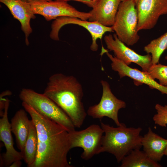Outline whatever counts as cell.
<instances>
[{
    "mask_svg": "<svg viewBox=\"0 0 167 167\" xmlns=\"http://www.w3.org/2000/svg\"><path fill=\"white\" fill-rule=\"evenodd\" d=\"M141 144L143 151L148 156L158 162L164 155L167 147V139L156 134L149 127L148 132L142 137Z\"/></svg>",
    "mask_w": 167,
    "mask_h": 167,
    "instance_id": "2e32d148",
    "label": "cell"
},
{
    "mask_svg": "<svg viewBox=\"0 0 167 167\" xmlns=\"http://www.w3.org/2000/svg\"><path fill=\"white\" fill-rule=\"evenodd\" d=\"M36 129L38 148L35 161L30 167H72L67 160L70 150L68 132L63 126L40 115L23 102Z\"/></svg>",
    "mask_w": 167,
    "mask_h": 167,
    "instance_id": "6da1fadb",
    "label": "cell"
},
{
    "mask_svg": "<svg viewBox=\"0 0 167 167\" xmlns=\"http://www.w3.org/2000/svg\"><path fill=\"white\" fill-rule=\"evenodd\" d=\"M138 30L153 28L160 16L167 14V0H134Z\"/></svg>",
    "mask_w": 167,
    "mask_h": 167,
    "instance_id": "8fae6325",
    "label": "cell"
},
{
    "mask_svg": "<svg viewBox=\"0 0 167 167\" xmlns=\"http://www.w3.org/2000/svg\"><path fill=\"white\" fill-rule=\"evenodd\" d=\"M167 49V32L159 37L152 40L144 46V50L151 54L152 64L159 63L161 56Z\"/></svg>",
    "mask_w": 167,
    "mask_h": 167,
    "instance_id": "ffe728a7",
    "label": "cell"
},
{
    "mask_svg": "<svg viewBox=\"0 0 167 167\" xmlns=\"http://www.w3.org/2000/svg\"><path fill=\"white\" fill-rule=\"evenodd\" d=\"M0 2L8 7L14 18L20 23L21 29L25 35L26 44L28 45V37L32 32L30 21L36 18L30 4L23 0H0Z\"/></svg>",
    "mask_w": 167,
    "mask_h": 167,
    "instance_id": "5bb4252c",
    "label": "cell"
},
{
    "mask_svg": "<svg viewBox=\"0 0 167 167\" xmlns=\"http://www.w3.org/2000/svg\"><path fill=\"white\" fill-rule=\"evenodd\" d=\"M102 88L101 100L97 104L90 106L87 111V114L94 119H101L105 117L112 119L117 126L121 125L118 118L119 110L125 108V101L117 98L113 94L108 82L100 81Z\"/></svg>",
    "mask_w": 167,
    "mask_h": 167,
    "instance_id": "52a82bcc",
    "label": "cell"
},
{
    "mask_svg": "<svg viewBox=\"0 0 167 167\" xmlns=\"http://www.w3.org/2000/svg\"><path fill=\"white\" fill-rule=\"evenodd\" d=\"M69 24L80 26L89 32L92 40L90 49L93 51H96L98 49L97 39L101 40L103 35L106 32H114L111 26H105L97 22L87 21L76 17L63 16L58 17L53 22L50 34V38L55 41H59L58 34L60 29L64 25Z\"/></svg>",
    "mask_w": 167,
    "mask_h": 167,
    "instance_id": "9c48e42d",
    "label": "cell"
},
{
    "mask_svg": "<svg viewBox=\"0 0 167 167\" xmlns=\"http://www.w3.org/2000/svg\"><path fill=\"white\" fill-rule=\"evenodd\" d=\"M100 123L104 135L100 153L105 152L111 154L119 163L132 150L142 147L141 128L127 127L123 123L114 127L101 121Z\"/></svg>",
    "mask_w": 167,
    "mask_h": 167,
    "instance_id": "3957f363",
    "label": "cell"
},
{
    "mask_svg": "<svg viewBox=\"0 0 167 167\" xmlns=\"http://www.w3.org/2000/svg\"><path fill=\"white\" fill-rule=\"evenodd\" d=\"M104 40L107 49L113 52L114 56L126 65L131 63L139 66L143 71H147L152 65V56L150 54L140 55L120 40L115 33L105 36Z\"/></svg>",
    "mask_w": 167,
    "mask_h": 167,
    "instance_id": "30bf717a",
    "label": "cell"
},
{
    "mask_svg": "<svg viewBox=\"0 0 167 167\" xmlns=\"http://www.w3.org/2000/svg\"><path fill=\"white\" fill-rule=\"evenodd\" d=\"M20 100L40 115L53 120L65 128L68 132L75 130V126L65 112L45 94L28 88H23L19 94Z\"/></svg>",
    "mask_w": 167,
    "mask_h": 167,
    "instance_id": "277c9868",
    "label": "cell"
},
{
    "mask_svg": "<svg viewBox=\"0 0 167 167\" xmlns=\"http://www.w3.org/2000/svg\"><path fill=\"white\" fill-rule=\"evenodd\" d=\"M26 110H18L11 119V132L14 134L17 147L22 152L29 131L31 120L28 119Z\"/></svg>",
    "mask_w": 167,
    "mask_h": 167,
    "instance_id": "e0dca14e",
    "label": "cell"
},
{
    "mask_svg": "<svg viewBox=\"0 0 167 167\" xmlns=\"http://www.w3.org/2000/svg\"><path fill=\"white\" fill-rule=\"evenodd\" d=\"M165 58L166 60H167V55L165 56Z\"/></svg>",
    "mask_w": 167,
    "mask_h": 167,
    "instance_id": "4316f807",
    "label": "cell"
},
{
    "mask_svg": "<svg viewBox=\"0 0 167 167\" xmlns=\"http://www.w3.org/2000/svg\"><path fill=\"white\" fill-rule=\"evenodd\" d=\"M23 0L28 2L32 0ZM38 0V1H52V0Z\"/></svg>",
    "mask_w": 167,
    "mask_h": 167,
    "instance_id": "d4e9b609",
    "label": "cell"
},
{
    "mask_svg": "<svg viewBox=\"0 0 167 167\" xmlns=\"http://www.w3.org/2000/svg\"><path fill=\"white\" fill-rule=\"evenodd\" d=\"M157 113L153 120L155 124L161 127H166L167 125V105H162L157 104L155 106Z\"/></svg>",
    "mask_w": 167,
    "mask_h": 167,
    "instance_id": "7402d4cb",
    "label": "cell"
},
{
    "mask_svg": "<svg viewBox=\"0 0 167 167\" xmlns=\"http://www.w3.org/2000/svg\"><path fill=\"white\" fill-rule=\"evenodd\" d=\"M105 53L111 61V65L112 70L118 73L120 79L125 76L128 77L134 80L135 85L137 83L145 84L151 89H156L162 94L167 95V87L156 82L147 71H141L136 68L130 67L114 56H112L107 49Z\"/></svg>",
    "mask_w": 167,
    "mask_h": 167,
    "instance_id": "7c38bea8",
    "label": "cell"
},
{
    "mask_svg": "<svg viewBox=\"0 0 167 167\" xmlns=\"http://www.w3.org/2000/svg\"><path fill=\"white\" fill-rule=\"evenodd\" d=\"M9 104V100L6 99L3 114L0 119V139L6 149V152L1 156L0 167H10L14 161L23 159L21 152L17 151L14 147L11 124L8 118Z\"/></svg>",
    "mask_w": 167,
    "mask_h": 167,
    "instance_id": "4fadbf2b",
    "label": "cell"
},
{
    "mask_svg": "<svg viewBox=\"0 0 167 167\" xmlns=\"http://www.w3.org/2000/svg\"><path fill=\"white\" fill-rule=\"evenodd\" d=\"M121 0H97L90 11L89 21L97 22L106 26L111 27L114 22Z\"/></svg>",
    "mask_w": 167,
    "mask_h": 167,
    "instance_id": "9a60e30c",
    "label": "cell"
},
{
    "mask_svg": "<svg viewBox=\"0 0 167 167\" xmlns=\"http://www.w3.org/2000/svg\"><path fill=\"white\" fill-rule=\"evenodd\" d=\"M43 94L65 112L75 127L81 126L87 114L82 101V85L76 77L62 73L54 74L49 78Z\"/></svg>",
    "mask_w": 167,
    "mask_h": 167,
    "instance_id": "7a4b0ae2",
    "label": "cell"
},
{
    "mask_svg": "<svg viewBox=\"0 0 167 167\" xmlns=\"http://www.w3.org/2000/svg\"><path fill=\"white\" fill-rule=\"evenodd\" d=\"M28 2L34 14L42 15L47 21L63 16L76 17L87 20L91 16L89 12L78 11L67 2L32 0Z\"/></svg>",
    "mask_w": 167,
    "mask_h": 167,
    "instance_id": "ba28073f",
    "label": "cell"
},
{
    "mask_svg": "<svg viewBox=\"0 0 167 167\" xmlns=\"http://www.w3.org/2000/svg\"><path fill=\"white\" fill-rule=\"evenodd\" d=\"M121 167H161L158 162L151 159L139 149L132 150L121 161Z\"/></svg>",
    "mask_w": 167,
    "mask_h": 167,
    "instance_id": "ac0fdd59",
    "label": "cell"
},
{
    "mask_svg": "<svg viewBox=\"0 0 167 167\" xmlns=\"http://www.w3.org/2000/svg\"><path fill=\"white\" fill-rule=\"evenodd\" d=\"M164 155L167 156V147L164 152Z\"/></svg>",
    "mask_w": 167,
    "mask_h": 167,
    "instance_id": "484cf974",
    "label": "cell"
},
{
    "mask_svg": "<svg viewBox=\"0 0 167 167\" xmlns=\"http://www.w3.org/2000/svg\"><path fill=\"white\" fill-rule=\"evenodd\" d=\"M38 148L37 132L36 127L31 120L29 131L24 150L21 152L23 159L28 167L34 163L36 159Z\"/></svg>",
    "mask_w": 167,
    "mask_h": 167,
    "instance_id": "d6986e66",
    "label": "cell"
},
{
    "mask_svg": "<svg viewBox=\"0 0 167 167\" xmlns=\"http://www.w3.org/2000/svg\"><path fill=\"white\" fill-rule=\"evenodd\" d=\"M21 165L22 162L21 160H17L14 161L9 167H20Z\"/></svg>",
    "mask_w": 167,
    "mask_h": 167,
    "instance_id": "cb8c5ba5",
    "label": "cell"
},
{
    "mask_svg": "<svg viewBox=\"0 0 167 167\" xmlns=\"http://www.w3.org/2000/svg\"><path fill=\"white\" fill-rule=\"evenodd\" d=\"M121 0V1L122 2V1H123L126 0Z\"/></svg>",
    "mask_w": 167,
    "mask_h": 167,
    "instance_id": "83f0119b",
    "label": "cell"
},
{
    "mask_svg": "<svg viewBox=\"0 0 167 167\" xmlns=\"http://www.w3.org/2000/svg\"><path fill=\"white\" fill-rule=\"evenodd\" d=\"M54 1L67 2L70 1H74L81 2L86 5L88 6L93 8L96 4L97 0H53Z\"/></svg>",
    "mask_w": 167,
    "mask_h": 167,
    "instance_id": "603a6c76",
    "label": "cell"
},
{
    "mask_svg": "<svg viewBox=\"0 0 167 167\" xmlns=\"http://www.w3.org/2000/svg\"><path fill=\"white\" fill-rule=\"evenodd\" d=\"M147 72L153 79H158L160 84L167 87V66L152 64Z\"/></svg>",
    "mask_w": 167,
    "mask_h": 167,
    "instance_id": "44dd1931",
    "label": "cell"
},
{
    "mask_svg": "<svg viewBox=\"0 0 167 167\" xmlns=\"http://www.w3.org/2000/svg\"><path fill=\"white\" fill-rule=\"evenodd\" d=\"M70 150L80 147L83 149L81 157L87 161L100 153L104 132L101 126L93 124L84 129L68 132Z\"/></svg>",
    "mask_w": 167,
    "mask_h": 167,
    "instance_id": "8992f818",
    "label": "cell"
},
{
    "mask_svg": "<svg viewBox=\"0 0 167 167\" xmlns=\"http://www.w3.org/2000/svg\"><path fill=\"white\" fill-rule=\"evenodd\" d=\"M138 21L134 0H126L120 3L111 27L120 40L127 46H132L140 38Z\"/></svg>",
    "mask_w": 167,
    "mask_h": 167,
    "instance_id": "5b68a950",
    "label": "cell"
}]
</instances>
